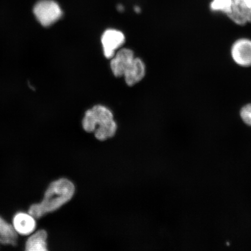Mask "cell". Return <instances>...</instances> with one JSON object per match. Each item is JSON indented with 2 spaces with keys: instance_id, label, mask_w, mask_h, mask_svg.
Segmentation results:
<instances>
[{
  "instance_id": "1",
  "label": "cell",
  "mask_w": 251,
  "mask_h": 251,
  "mask_svg": "<svg viewBox=\"0 0 251 251\" xmlns=\"http://www.w3.org/2000/svg\"><path fill=\"white\" fill-rule=\"evenodd\" d=\"M74 193L75 186L71 181L66 178L54 181L47 188L42 202L33 204L29 208V213L34 219L42 218L70 201Z\"/></svg>"
},
{
  "instance_id": "2",
  "label": "cell",
  "mask_w": 251,
  "mask_h": 251,
  "mask_svg": "<svg viewBox=\"0 0 251 251\" xmlns=\"http://www.w3.org/2000/svg\"><path fill=\"white\" fill-rule=\"evenodd\" d=\"M111 68L116 77L124 76L128 86L143 80L146 75V65L139 58H135L132 50L122 49L111 58Z\"/></svg>"
},
{
  "instance_id": "3",
  "label": "cell",
  "mask_w": 251,
  "mask_h": 251,
  "mask_svg": "<svg viewBox=\"0 0 251 251\" xmlns=\"http://www.w3.org/2000/svg\"><path fill=\"white\" fill-rule=\"evenodd\" d=\"M82 126L87 132H94L96 139L100 141L114 136L117 130L112 112L105 106L100 105L94 106L86 111Z\"/></svg>"
},
{
  "instance_id": "4",
  "label": "cell",
  "mask_w": 251,
  "mask_h": 251,
  "mask_svg": "<svg viewBox=\"0 0 251 251\" xmlns=\"http://www.w3.org/2000/svg\"><path fill=\"white\" fill-rule=\"evenodd\" d=\"M33 13L37 21L44 27L54 24L62 16V11L54 0H40L33 8Z\"/></svg>"
},
{
  "instance_id": "5",
  "label": "cell",
  "mask_w": 251,
  "mask_h": 251,
  "mask_svg": "<svg viewBox=\"0 0 251 251\" xmlns=\"http://www.w3.org/2000/svg\"><path fill=\"white\" fill-rule=\"evenodd\" d=\"M232 59L244 68L251 67V40L240 38L235 40L230 50Z\"/></svg>"
},
{
  "instance_id": "6",
  "label": "cell",
  "mask_w": 251,
  "mask_h": 251,
  "mask_svg": "<svg viewBox=\"0 0 251 251\" xmlns=\"http://www.w3.org/2000/svg\"><path fill=\"white\" fill-rule=\"evenodd\" d=\"M103 54L106 58L111 59L115 51L125 42V37L121 31L115 29L106 30L101 38Z\"/></svg>"
},
{
  "instance_id": "7",
  "label": "cell",
  "mask_w": 251,
  "mask_h": 251,
  "mask_svg": "<svg viewBox=\"0 0 251 251\" xmlns=\"http://www.w3.org/2000/svg\"><path fill=\"white\" fill-rule=\"evenodd\" d=\"M36 227L35 220L30 214L25 212L17 213L13 219V227L17 233L29 235Z\"/></svg>"
},
{
  "instance_id": "8",
  "label": "cell",
  "mask_w": 251,
  "mask_h": 251,
  "mask_svg": "<svg viewBox=\"0 0 251 251\" xmlns=\"http://www.w3.org/2000/svg\"><path fill=\"white\" fill-rule=\"evenodd\" d=\"M47 232L44 230H39L28 238L25 249L29 251H47Z\"/></svg>"
},
{
  "instance_id": "9",
  "label": "cell",
  "mask_w": 251,
  "mask_h": 251,
  "mask_svg": "<svg viewBox=\"0 0 251 251\" xmlns=\"http://www.w3.org/2000/svg\"><path fill=\"white\" fill-rule=\"evenodd\" d=\"M17 234L13 227L0 217V245H11L17 243Z\"/></svg>"
},
{
  "instance_id": "10",
  "label": "cell",
  "mask_w": 251,
  "mask_h": 251,
  "mask_svg": "<svg viewBox=\"0 0 251 251\" xmlns=\"http://www.w3.org/2000/svg\"><path fill=\"white\" fill-rule=\"evenodd\" d=\"M231 1L232 12L231 14L233 12H235V14H241L243 11L246 12L249 20H251V0H231Z\"/></svg>"
},
{
  "instance_id": "11",
  "label": "cell",
  "mask_w": 251,
  "mask_h": 251,
  "mask_svg": "<svg viewBox=\"0 0 251 251\" xmlns=\"http://www.w3.org/2000/svg\"><path fill=\"white\" fill-rule=\"evenodd\" d=\"M212 11H221L230 15L232 12L231 0H213L211 4Z\"/></svg>"
},
{
  "instance_id": "12",
  "label": "cell",
  "mask_w": 251,
  "mask_h": 251,
  "mask_svg": "<svg viewBox=\"0 0 251 251\" xmlns=\"http://www.w3.org/2000/svg\"><path fill=\"white\" fill-rule=\"evenodd\" d=\"M240 116L244 123L251 127V103H247L241 108Z\"/></svg>"
},
{
  "instance_id": "13",
  "label": "cell",
  "mask_w": 251,
  "mask_h": 251,
  "mask_svg": "<svg viewBox=\"0 0 251 251\" xmlns=\"http://www.w3.org/2000/svg\"><path fill=\"white\" fill-rule=\"evenodd\" d=\"M135 11H136L137 12H139L140 11V9L137 7L135 8Z\"/></svg>"
}]
</instances>
